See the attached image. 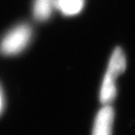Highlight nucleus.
<instances>
[{
  "label": "nucleus",
  "instance_id": "obj_1",
  "mask_svg": "<svg viewBox=\"0 0 135 135\" xmlns=\"http://www.w3.org/2000/svg\"><path fill=\"white\" fill-rule=\"evenodd\" d=\"M126 68V57L120 48H115L108 63L107 71L102 81L100 89V101L103 104L110 103L116 96V78L124 72Z\"/></svg>",
  "mask_w": 135,
  "mask_h": 135
},
{
  "label": "nucleus",
  "instance_id": "obj_2",
  "mask_svg": "<svg viewBox=\"0 0 135 135\" xmlns=\"http://www.w3.org/2000/svg\"><path fill=\"white\" fill-rule=\"evenodd\" d=\"M31 38V28L20 24L11 29L0 43V52L4 55H15L23 51Z\"/></svg>",
  "mask_w": 135,
  "mask_h": 135
},
{
  "label": "nucleus",
  "instance_id": "obj_3",
  "mask_svg": "<svg viewBox=\"0 0 135 135\" xmlns=\"http://www.w3.org/2000/svg\"><path fill=\"white\" fill-rule=\"evenodd\" d=\"M114 120L113 108L106 104L97 113L92 135H111Z\"/></svg>",
  "mask_w": 135,
  "mask_h": 135
},
{
  "label": "nucleus",
  "instance_id": "obj_4",
  "mask_svg": "<svg viewBox=\"0 0 135 135\" xmlns=\"http://www.w3.org/2000/svg\"><path fill=\"white\" fill-rule=\"evenodd\" d=\"M54 7H56L62 14L73 16L81 12L84 7V0H55Z\"/></svg>",
  "mask_w": 135,
  "mask_h": 135
},
{
  "label": "nucleus",
  "instance_id": "obj_5",
  "mask_svg": "<svg viewBox=\"0 0 135 135\" xmlns=\"http://www.w3.org/2000/svg\"><path fill=\"white\" fill-rule=\"evenodd\" d=\"M54 2L55 0H35L33 7L34 17L40 21L48 19L52 13Z\"/></svg>",
  "mask_w": 135,
  "mask_h": 135
},
{
  "label": "nucleus",
  "instance_id": "obj_6",
  "mask_svg": "<svg viewBox=\"0 0 135 135\" xmlns=\"http://www.w3.org/2000/svg\"><path fill=\"white\" fill-rule=\"evenodd\" d=\"M2 109V95H1V91H0V112Z\"/></svg>",
  "mask_w": 135,
  "mask_h": 135
}]
</instances>
